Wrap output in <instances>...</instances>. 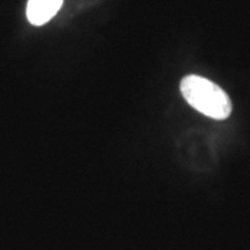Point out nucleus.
I'll list each match as a JSON object with an SVG mask.
<instances>
[{"label": "nucleus", "mask_w": 250, "mask_h": 250, "mask_svg": "<svg viewBox=\"0 0 250 250\" xmlns=\"http://www.w3.org/2000/svg\"><path fill=\"white\" fill-rule=\"evenodd\" d=\"M181 93L195 110L213 120H225L232 111V103L227 92L203 77H185L181 81Z\"/></svg>", "instance_id": "f257e3e1"}, {"label": "nucleus", "mask_w": 250, "mask_h": 250, "mask_svg": "<svg viewBox=\"0 0 250 250\" xmlns=\"http://www.w3.org/2000/svg\"><path fill=\"white\" fill-rule=\"evenodd\" d=\"M62 0H28L27 18L32 25H43L62 9Z\"/></svg>", "instance_id": "f03ea898"}]
</instances>
